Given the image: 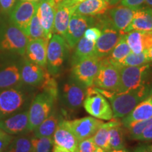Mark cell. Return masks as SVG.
I'll return each instance as SVG.
<instances>
[{"label":"cell","instance_id":"1","mask_svg":"<svg viewBox=\"0 0 152 152\" xmlns=\"http://www.w3.org/2000/svg\"><path fill=\"white\" fill-rule=\"evenodd\" d=\"M33 88L22 83L0 89V120L28 109Z\"/></svg>","mask_w":152,"mask_h":152},{"label":"cell","instance_id":"2","mask_svg":"<svg viewBox=\"0 0 152 152\" xmlns=\"http://www.w3.org/2000/svg\"><path fill=\"white\" fill-rule=\"evenodd\" d=\"M96 90L109 100L113 118L126 116L139 103L151 95V87H144L128 92L116 93L101 90L95 87Z\"/></svg>","mask_w":152,"mask_h":152},{"label":"cell","instance_id":"3","mask_svg":"<svg viewBox=\"0 0 152 152\" xmlns=\"http://www.w3.org/2000/svg\"><path fill=\"white\" fill-rule=\"evenodd\" d=\"M27 35L8 19L0 20V52L24 56Z\"/></svg>","mask_w":152,"mask_h":152},{"label":"cell","instance_id":"4","mask_svg":"<svg viewBox=\"0 0 152 152\" xmlns=\"http://www.w3.org/2000/svg\"><path fill=\"white\" fill-rule=\"evenodd\" d=\"M96 17L94 26L100 28L102 34L95 43V56L103 58L109 56L123 35L115 29L106 13Z\"/></svg>","mask_w":152,"mask_h":152},{"label":"cell","instance_id":"5","mask_svg":"<svg viewBox=\"0 0 152 152\" xmlns=\"http://www.w3.org/2000/svg\"><path fill=\"white\" fill-rule=\"evenodd\" d=\"M150 64L138 66H123L120 68V83L115 92L121 93L149 87L148 78Z\"/></svg>","mask_w":152,"mask_h":152},{"label":"cell","instance_id":"6","mask_svg":"<svg viewBox=\"0 0 152 152\" xmlns=\"http://www.w3.org/2000/svg\"><path fill=\"white\" fill-rule=\"evenodd\" d=\"M58 96L42 90L32 99L28 108L29 131L33 130L52 113Z\"/></svg>","mask_w":152,"mask_h":152},{"label":"cell","instance_id":"7","mask_svg":"<svg viewBox=\"0 0 152 152\" xmlns=\"http://www.w3.org/2000/svg\"><path fill=\"white\" fill-rule=\"evenodd\" d=\"M69 46L62 36L53 34L47 49V70L51 75L59 73L68 56Z\"/></svg>","mask_w":152,"mask_h":152},{"label":"cell","instance_id":"8","mask_svg":"<svg viewBox=\"0 0 152 152\" xmlns=\"http://www.w3.org/2000/svg\"><path fill=\"white\" fill-rule=\"evenodd\" d=\"M0 56V89L22 84L20 78L21 59L19 55L1 52Z\"/></svg>","mask_w":152,"mask_h":152},{"label":"cell","instance_id":"9","mask_svg":"<svg viewBox=\"0 0 152 152\" xmlns=\"http://www.w3.org/2000/svg\"><path fill=\"white\" fill-rule=\"evenodd\" d=\"M85 111L91 116L103 121H111L113 118L111 106L104 95L94 87H87V94L83 102Z\"/></svg>","mask_w":152,"mask_h":152},{"label":"cell","instance_id":"10","mask_svg":"<svg viewBox=\"0 0 152 152\" xmlns=\"http://www.w3.org/2000/svg\"><path fill=\"white\" fill-rule=\"evenodd\" d=\"M120 68L105 57L101 59L99 69L96 74L93 87L101 90L115 92L120 83Z\"/></svg>","mask_w":152,"mask_h":152},{"label":"cell","instance_id":"11","mask_svg":"<svg viewBox=\"0 0 152 152\" xmlns=\"http://www.w3.org/2000/svg\"><path fill=\"white\" fill-rule=\"evenodd\" d=\"M101 59L97 56H93L72 66L73 80L85 87H92L99 69Z\"/></svg>","mask_w":152,"mask_h":152},{"label":"cell","instance_id":"12","mask_svg":"<svg viewBox=\"0 0 152 152\" xmlns=\"http://www.w3.org/2000/svg\"><path fill=\"white\" fill-rule=\"evenodd\" d=\"M37 1L18 0L9 12V20L27 35L28 28L38 9Z\"/></svg>","mask_w":152,"mask_h":152},{"label":"cell","instance_id":"13","mask_svg":"<svg viewBox=\"0 0 152 152\" xmlns=\"http://www.w3.org/2000/svg\"><path fill=\"white\" fill-rule=\"evenodd\" d=\"M96 23V16H83L73 13L66 31L65 37L70 48H74L84 35L85 31Z\"/></svg>","mask_w":152,"mask_h":152},{"label":"cell","instance_id":"14","mask_svg":"<svg viewBox=\"0 0 152 152\" xmlns=\"http://www.w3.org/2000/svg\"><path fill=\"white\" fill-rule=\"evenodd\" d=\"M66 122L78 142L92 137L104 123L102 120L92 116L84 117L73 121L66 120Z\"/></svg>","mask_w":152,"mask_h":152},{"label":"cell","instance_id":"15","mask_svg":"<svg viewBox=\"0 0 152 152\" xmlns=\"http://www.w3.org/2000/svg\"><path fill=\"white\" fill-rule=\"evenodd\" d=\"M48 73L47 68L30 61L26 57L22 58L20 78L23 84L32 87L41 86Z\"/></svg>","mask_w":152,"mask_h":152},{"label":"cell","instance_id":"16","mask_svg":"<svg viewBox=\"0 0 152 152\" xmlns=\"http://www.w3.org/2000/svg\"><path fill=\"white\" fill-rule=\"evenodd\" d=\"M28 109L0 120V129L13 136L28 134Z\"/></svg>","mask_w":152,"mask_h":152},{"label":"cell","instance_id":"17","mask_svg":"<svg viewBox=\"0 0 152 152\" xmlns=\"http://www.w3.org/2000/svg\"><path fill=\"white\" fill-rule=\"evenodd\" d=\"M56 4L54 0H40L37 15L44 30L45 39L49 41L54 34V23Z\"/></svg>","mask_w":152,"mask_h":152},{"label":"cell","instance_id":"18","mask_svg":"<svg viewBox=\"0 0 152 152\" xmlns=\"http://www.w3.org/2000/svg\"><path fill=\"white\" fill-rule=\"evenodd\" d=\"M87 94V87L75 81L68 82L63 87V102L69 109H78L83 105Z\"/></svg>","mask_w":152,"mask_h":152},{"label":"cell","instance_id":"19","mask_svg":"<svg viewBox=\"0 0 152 152\" xmlns=\"http://www.w3.org/2000/svg\"><path fill=\"white\" fill-rule=\"evenodd\" d=\"M48 42L42 38L28 39L25 53L26 58L41 67L47 68V49Z\"/></svg>","mask_w":152,"mask_h":152},{"label":"cell","instance_id":"20","mask_svg":"<svg viewBox=\"0 0 152 152\" xmlns=\"http://www.w3.org/2000/svg\"><path fill=\"white\" fill-rule=\"evenodd\" d=\"M136 11L137 9L129 8L121 4L109 9L106 14L115 29L124 35L125 30L130 24Z\"/></svg>","mask_w":152,"mask_h":152},{"label":"cell","instance_id":"21","mask_svg":"<svg viewBox=\"0 0 152 152\" xmlns=\"http://www.w3.org/2000/svg\"><path fill=\"white\" fill-rule=\"evenodd\" d=\"M54 144L75 152L77 149L78 140L66 124V120H61L53 135Z\"/></svg>","mask_w":152,"mask_h":152},{"label":"cell","instance_id":"22","mask_svg":"<svg viewBox=\"0 0 152 152\" xmlns=\"http://www.w3.org/2000/svg\"><path fill=\"white\" fill-rule=\"evenodd\" d=\"M131 52L140 54L152 47V31L133 30L125 35Z\"/></svg>","mask_w":152,"mask_h":152},{"label":"cell","instance_id":"23","mask_svg":"<svg viewBox=\"0 0 152 152\" xmlns=\"http://www.w3.org/2000/svg\"><path fill=\"white\" fill-rule=\"evenodd\" d=\"M133 30L152 31V8L147 7L137 9L130 24L125 30V35Z\"/></svg>","mask_w":152,"mask_h":152},{"label":"cell","instance_id":"24","mask_svg":"<svg viewBox=\"0 0 152 152\" xmlns=\"http://www.w3.org/2000/svg\"><path fill=\"white\" fill-rule=\"evenodd\" d=\"M151 118H152V100L149 96L139 103L126 116L123 117L121 123L125 128H128L132 123L145 121Z\"/></svg>","mask_w":152,"mask_h":152},{"label":"cell","instance_id":"25","mask_svg":"<svg viewBox=\"0 0 152 152\" xmlns=\"http://www.w3.org/2000/svg\"><path fill=\"white\" fill-rule=\"evenodd\" d=\"M75 7H68L61 3L56 5L54 23V34L65 37L66 31Z\"/></svg>","mask_w":152,"mask_h":152},{"label":"cell","instance_id":"26","mask_svg":"<svg viewBox=\"0 0 152 152\" xmlns=\"http://www.w3.org/2000/svg\"><path fill=\"white\" fill-rule=\"evenodd\" d=\"M111 6L105 0H85L75 7L74 13L89 16H97L105 14Z\"/></svg>","mask_w":152,"mask_h":152},{"label":"cell","instance_id":"27","mask_svg":"<svg viewBox=\"0 0 152 152\" xmlns=\"http://www.w3.org/2000/svg\"><path fill=\"white\" fill-rule=\"evenodd\" d=\"M95 43L87 40L83 36L75 47V51L71 58L72 66L85 58L95 56Z\"/></svg>","mask_w":152,"mask_h":152},{"label":"cell","instance_id":"28","mask_svg":"<svg viewBox=\"0 0 152 152\" xmlns=\"http://www.w3.org/2000/svg\"><path fill=\"white\" fill-rule=\"evenodd\" d=\"M59 122V120L56 113H52L43 121L37 128L33 130V136L36 137H53L57 125Z\"/></svg>","mask_w":152,"mask_h":152},{"label":"cell","instance_id":"29","mask_svg":"<svg viewBox=\"0 0 152 152\" xmlns=\"http://www.w3.org/2000/svg\"><path fill=\"white\" fill-rule=\"evenodd\" d=\"M115 121L116 118H113L108 123H104L96 133L92 137L95 145L104 150L106 152L111 151L109 144V131L115 123Z\"/></svg>","mask_w":152,"mask_h":152},{"label":"cell","instance_id":"30","mask_svg":"<svg viewBox=\"0 0 152 152\" xmlns=\"http://www.w3.org/2000/svg\"><path fill=\"white\" fill-rule=\"evenodd\" d=\"M31 138L32 137L27 134L14 137L4 152H31L33 151Z\"/></svg>","mask_w":152,"mask_h":152},{"label":"cell","instance_id":"31","mask_svg":"<svg viewBox=\"0 0 152 152\" xmlns=\"http://www.w3.org/2000/svg\"><path fill=\"white\" fill-rule=\"evenodd\" d=\"M130 52L131 49L127 43L125 35H123L107 57L112 63L121 68L120 64Z\"/></svg>","mask_w":152,"mask_h":152},{"label":"cell","instance_id":"32","mask_svg":"<svg viewBox=\"0 0 152 152\" xmlns=\"http://www.w3.org/2000/svg\"><path fill=\"white\" fill-rule=\"evenodd\" d=\"M109 144L111 150L124 149L123 132L121 128V123L116 118L115 123L109 131Z\"/></svg>","mask_w":152,"mask_h":152},{"label":"cell","instance_id":"33","mask_svg":"<svg viewBox=\"0 0 152 152\" xmlns=\"http://www.w3.org/2000/svg\"><path fill=\"white\" fill-rule=\"evenodd\" d=\"M149 64L148 58L147 50L144 51L140 54H134L131 52L128 56L121 61L120 66H138Z\"/></svg>","mask_w":152,"mask_h":152},{"label":"cell","instance_id":"34","mask_svg":"<svg viewBox=\"0 0 152 152\" xmlns=\"http://www.w3.org/2000/svg\"><path fill=\"white\" fill-rule=\"evenodd\" d=\"M27 37L28 39H40V38L45 39L43 28L42 26L40 21H39V19L38 18L37 13L32 18L29 23V26H28Z\"/></svg>","mask_w":152,"mask_h":152},{"label":"cell","instance_id":"35","mask_svg":"<svg viewBox=\"0 0 152 152\" xmlns=\"http://www.w3.org/2000/svg\"><path fill=\"white\" fill-rule=\"evenodd\" d=\"M33 150L35 152H50L54 145L53 137H36L33 136L31 138Z\"/></svg>","mask_w":152,"mask_h":152},{"label":"cell","instance_id":"36","mask_svg":"<svg viewBox=\"0 0 152 152\" xmlns=\"http://www.w3.org/2000/svg\"><path fill=\"white\" fill-rule=\"evenodd\" d=\"M152 124V118L145 121H137V122L132 123L128 127V130L130 134V137L134 140H137L142 132H143L147 127Z\"/></svg>","mask_w":152,"mask_h":152},{"label":"cell","instance_id":"37","mask_svg":"<svg viewBox=\"0 0 152 152\" xmlns=\"http://www.w3.org/2000/svg\"><path fill=\"white\" fill-rule=\"evenodd\" d=\"M96 147L92 137H90L78 142L77 151V152H94Z\"/></svg>","mask_w":152,"mask_h":152},{"label":"cell","instance_id":"38","mask_svg":"<svg viewBox=\"0 0 152 152\" xmlns=\"http://www.w3.org/2000/svg\"><path fill=\"white\" fill-rule=\"evenodd\" d=\"M101 34H102V30L100 28L96 26H92L85 30L83 36L86 38L87 40L96 42L101 36Z\"/></svg>","mask_w":152,"mask_h":152},{"label":"cell","instance_id":"39","mask_svg":"<svg viewBox=\"0 0 152 152\" xmlns=\"http://www.w3.org/2000/svg\"><path fill=\"white\" fill-rule=\"evenodd\" d=\"M14 136L11 135L0 129V152H4L9 145Z\"/></svg>","mask_w":152,"mask_h":152},{"label":"cell","instance_id":"40","mask_svg":"<svg viewBox=\"0 0 152 152\" xmlns=\"http://www.w3.org/2000/svg\"><path fill=\"white\" fill-rule=\"evenodd\" d=\"M16 0H0V10L3 14H9Z\"/></svg>","mask_w":152,"mask_h":152},{"label":"cell","instance_id":"41","mask_svg":"<svg viewBox=\"0 0 152 152\" xmlns=\"http://www.w3.org/2000/svg\"><path fill=\"white\" fill-rule=\"evenodd\" d=\"M145 0H121V4L134 9L141 8Z\"/></svg>","mask_w":152,"mask_h":152},{"label":"cell","instance_id":"42","mask_svg":"<svg viewBox=\"0 0 152 152\" xmlns=\"http://www.w3.org/2000/svg\"><path fill=\"white\" fill-rule=\"evenodd\" d=\"M137 140H141V141H151L152 140V124L144 129V130L137 138Z\"/></svg>","mask_w":152,"mask_h":152},{"label":"cell","instance_id":"43","mask_svg":"<svg viewBox=\"0 0 152 152\" xmlns=\"http://www.w3.org/2000/svg\"><path fill=\"white\" fill-rule=\"evenodd\" d=\"M84 1H85V0H64L60 3L64 5L68 6V7H76L80 3L83 2Z\"/></svg>","mask_w":152,"mask_h":152},{"label":"cell","instance_id":"44","mask_svg":"<svg viewBox=\"0 0 152 152\" xmlns=\"http://www.w3.org/2000/svg\"><path fill=\"white\" fill-rule=\"evenodd\" d=\"M133 152H151L150 147L147 145H141L137 147Z\"/></svg>","mask_w":152,"mask_h":152},{"label":"cell","instance_id":"45","mask_svg":"<svg viewBox=\"0 0 152 152\" xmlns=\"http://www.w3.org/2000/svg\"><path fill=\"white\" fill-rule=\"evenodd\" d=\"M53 152H71L69 150L64 149L61 147H59V146L56 145V144H54V147H53Z\"/></svg>","mask_w":152,"mask_h":152},{"label":"cell","instance_id":"46","mask_svg":"<svg viewBox=\"0 0 152 152\" xmlns=\"http://www.w3.org/2000/svg\"><path fill=\"white\" fill-rule=\"evenodd\" d=\"M147 55L149 60V64H152V47L147 50Z\"/></svg>","mask_w":152,"mask_h":152},{"label":"cell","instance_id":"47","mask_svg":"<svg viewBox=\"0 0 152 152\" xmlns=\"http://www.w3.org/2000/svg\"><path fill=\"white\" fill-rule=\"evenodd\" d=\"M119 1H121V0H110L109 4L110 6H115L116 5Z\"/></svg>","mask_w":152,"mask_h":152},{"label":"cell","instance_id":"48","mask_svg":"<svg viewBox=\"0 0 152 152\" xmlns=\"http://www.w3.org/2000/svg\"><path fill=\"white\" fill-rule=\"evenodd\" d=\"M144 3H145V4L147 5L148 7H151V8H152V0H145V1H144Z\"/></svg>","mask_w":152,"mask_h":152},{"label":"cell","instance_id":"49","mask_svg":"<svg viewBox=\"0 0 152 152\" xmlns=\"http://www.w3.org/2000/svg\"><path fill=\"white\" fill-rule=\"evenodd\" d=\"M109 152H129L125 150L124 149H114V150H111V151Z\"/></svg>","mask_w":152,"mask_h":152},{"label":"cell","instance_id":"50","mask_svg":"<svg viewBox=\"0 0 152 152\" xmlns=\"http://www.w3.org/2000/svg\"><path fill=\"white\" fill-rule=\"evenodd\" d=\"M94 152H106V151L102 149H101V148L96 147V149H95V150L94 151Z\"/></svg>","mask_w":152,"mask_h":152},{"label":"cell","instance_id":"51","mask_svg":"<svg viewBox=\"0 0 152 152\" xmlns=\"http://www.w3.org/2000/svg\"><path fill=\"white\" fill-rule=\"evenodd\" d=\"M55 1V3H56V4L57 5L58 4H59L60 2H61L62 1H64V0H54Z\"/></svg>","mask_w":152,"mask_h":152},{"label":"cell","instance_id":"52","mask_svg":"<svg viewBox=\"0 0 152 152\" xmlns=\"http://www.w3.org/2000/svg\"><path fill=\"white\" fill-rule=\"evenodd\" d=\"M27 1H38L39 0H27Z\"/></svg>","mask_w":152,"mask_h":152},{"label":"cell","instance_id":"53","mask_svg":"<svg viewBox=\"0 0 152 152\" xmlns=\"http://www.w3.org/2000/svg\"><path fill=\"white\" fill-rule=\"evenodd\" d=\"M150 149H151V151L152 152V146H151V147H150Z\"/></svg>","mask_w":152,"mask_h":152},{"label":"cell","instance_id":"54","mask_svg":"<svg viewBox=\"0 0 152 152\" xmlns=\"http://www.w3.org/2000/svg\"><path fill=\"white\" fill-rule=\"evenodd\" d=\"M150 97H151V100H152V94H151V95H150Z\"/></svg>","mask_w":152,"mask_h":152},{"label":"cell","instance_id":"55","mask_svg":"<svg viewBox=\"0 0 152 152\" xmlns=\"http://www.w3.org/2000/svg\"><path fill=\"white\" fill-rule=\"evenodd\" d=\"M105 1H108V2L109 3V1H110V0H105Z\"/></svg>","mask_w":152,"mask_h":152},{"label":"cell","instance_id":"56","mask_svg":"<svg viewBox=\"0 0 152 152\" xmlns=\"http://www.w3.org/2000/svg\"><path fill=\"white\" fill-rule=\"evenodd\" d=\"M151 94H152V87H151Z\"/></svg>","mask_w":152,"mask_h":152},{"label":"cell","instance_id":"57","mask_svg":"<svg viewBox=\"0 0 152 152\" xmlns=\"http://www.w3.org/2000/svg\"><path fill=\"white\" fill-rule=\"evenodd\" d=\"M75 152H77V150H76V151H75Z\"/></svg>","mask_w":152,"mask_h":152}]
</instances>
